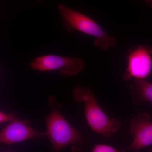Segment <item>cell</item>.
I'll return each mask as SVG.
<instances>
[{"label":"cell","instance_id":"obj_2","mask_svg":"<svg viewBox=\"0 0 152 152\" xmlns=\"http://www.w3.org/2000/svg\"><path fill=\"white\" fill-rule=\"evenodd\" d=\"M49 102L52 111L46 118L45 133L52 143L53 152H59L70 145L83 143L84 138L63 116L55 98L50 97Z\"/></svg>","mask_w":152,"mask_h":152},{"label":"cell","instance_id":"obj_14","mask_svg":"<svg viewBox=\"0 0 152 152\" xmlns=\"http://www.w3.org/2000/svg\"></svg>","mask_w":152,"mask_h":152},{"label":"cell","instance_id":"obj_8","mask_svg":"<svg viewBox=\"0 0 152 152\" xmlns=\"http://www.w3.org/2000/svg\"><path fill=\"white\" fill-rule=\"evenodd\" d=\"M130 90L135 104L139 105L144 102H152V83L145 80H136Z\"/></svg>","mask_w":152,"mask_h":152},{"label":"cell","instance_id":"obj_13","mask_svg":"<svg viewBox=\"0 0 152 152\" xmlns=\"http://www.w3.org/2000/svg\"><path fill=\"white\" fill-rule=\"evenodd\" d=\"M37 1H42V0H37Z\"/></svg>","mask_w":152,"mask_h":152},{"label":"cell","instance_id":"obj_4","mask_svg":"<svg viewBox=\"0 0 152 152\" xmlns=\"http://www.w3.org/2000/svg\"><path fill=\"white\" fill-rule=\"evenodd\" d=\"M30 66L33 69L41 72L59 70L62 75L71 76L83 70L84 64L83 60L78 57L50 54L35 58L30 63Z\"/></svg>","mask_w":152,"mask_h":152},{"label":"cell","instance_id":"obj_7","mask_svg":"<svg viewBox=\"0 0 152 152\" xmlns=\"http://www.w3.org/2000/svg\"><path fill=\"white\" fill-rule=\"evenodd\" d=\"M28 122L17 119L11 121L0 133V142L10 146L12 144L35 137H44L46 133L30 127Z\"/></svg>","mask_w":152,"mask_h":152},{"label":"cell","instance_id":"obj_1","mask_svg":"<svg viewBox=\"0 0 152 152\" xmlns=\"http://www.w3.org/2000/svg\"><path fill=\"white\" fill-rule=\"evenodd\" d=\"M72 94L76 102L84 104L87 123L94 132L108 138L118 130L121 121L116 118H110L105 113L91 90L78 86L74 88Z\"/></svg>","mask_w":152,"mask_h":152},{"label":"cell","instance_id":"obj_3","mask_svg":"<svg viewBox=\"0 0 152 152\" xmlns=\"http://www.w3.org/2000/svg\"><path fill=\"white\" fill-rule=\"evenodd\" d=\"M58 7L64 25L69 31L75 29L94 37L95 46L102 50H107L115 45V39L105 32L89 17L69 8L63 4L58 5Z\"/></svg>","mask_w":152,"mask_h":152},{"label":"cell","instance_id":"obj_5","mask_svg":"<svg viewBox=\"0 0 152 152\" xmlns=\"http://www.w3.org/2000/svg\"><path fill=\"white\" fill-rule=\"evenodd\" d=\"M151 53L150 47L141 45L131 50L128 56L127 68L123 76L124 80H144L146 78L151 72Z\"/></svg>","mask_w":152,"mask_h":152},{"label":"cell","instance_id":"obj_12","mask_svg":"<svg viewBox=\"0 0 152 152\" xmlns=\"http://www.w3.org/2000/svg\"><path fill=\"white\" fill-rule=\"evenodd\" d=\"M149 152H152V150H151V151H150Z\"/></svg>","mask_w":152,"mask_h":152},{"label":"cell","instance_id":"obj_11","mask_svg":"<svg viewBox=\"0 0 152 152\" xmlns=\"http://www.w3.org/2000/svg\"><path fill=\"white\" fill-rule=\"evenodd\" d=\"M144 1L149 4L150 6L152 7V0H144Z\"/></svg>","mask_w":152,"mask_h":152},{"label":"cell","instance_id":"obj_9","mask_svg":"<svg viewBox=\"0 0 152 152\" xmlns=\"http://www.w3.org/2000/svg\"><path fill=\"white\" fill-rule=\"evenodd\" d=\"M91 152H123V151H119L113 147L104 145L97 144L95 145Z\"/></svg>","mask_w":152,"mask_h":152},{"label":"cell","instance_id":"obj_6","mask_svg":"<svg viewBox=\"0 0 152 152\" xmlns=\"http://www.w3.org/2000/svg\"><path fill=\"white\" fill-rule=\"evenodd\" d=\"M149 114L140 112L130 122L129 133L132 137V143L123 152L129 150H139L152 144V121Z\"/></svg>","mask_w":152,"mask_h":152},{"label":"cell","instance_id":"obj_10","mask_svg":"<svg viewBox=\"0 0 152 152\" xmlns=\"http://www.w3.org/2000/svg\"><path fill=\"white\" fill-rule=\"evenodd\" d=\"M16 117L14 114L12 113L7 114L3 112H0V123L3 124V123L7 122L8 121H12L14 120L17 119Z\"/></svg>","mask_w":152,"mask_h":152}]
</instances>
